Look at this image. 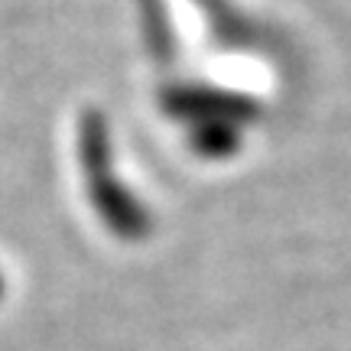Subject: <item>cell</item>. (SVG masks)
I'll return each instance as SVG.
<instances>
[{
    "mask_svg": "<svg viewBox=\"0 0 351 351\" xmlns=\"http://www.w3.org/2000/svg\"><path fill=\"white\" fill-rule=\"evenodd\" d=\"M163 111L176 121L189 124H205V121H234L247 124L257 117L261 104L247 95L225 91V88H205V85H176L163 91Z\"/></svg>",
    "mask_w": 351,
    "mask_h": 351,
    "instance_id": "cell-2",
    "label": "cell"
},
{
    "mask_svg": "<svg viewBox=\"0 0 351 351\" xmlns=\"http://www.w3.org/2000/svg\"><path fill=\"white\" fill-rule=\"evenodd\" d=\"M241 127L234 121H205L192 124L189 130V147L205 156V160H228L241 150Z\"/></svg>",
    "mask_w": 351,
    "mask_h": 351,
    "instance_id": "cell-3",
    "label": "cell"
},
{
    "mask_svg": "<svg viewBox=\"0 0 351 351\" xmlns=\"http://www.w3.org/2000/svg\"><path fill=\"white\" fill-rule=\"evenodd\" d=\"M192 3L202 10L208 29H212L221 43H244V39H247L251 29H247V23L238 16V10H231L228 0H192Z\"/></svg>",
    "mask_w": 351,
    "mask_h": 351,
    "instance_id": "cell-5",
    "label": "cell"
},
{
    "mask_svg": "<svg viewBox=\"0 0 351 351\" xmlns=\"http://www.w3.org/2000/svg\"><path fill=\"white\" fill-rule=\"evenodd\" d=\"M78 166L85 176V189L91 205L98 208L104 225L121 238H140L150 228L147 208L134 199V192L117 179L114 166V147H111V124L98 108H88L78 117Z\"/></svg>",
    "mask_w": 351,
    "mask_h": 351,
    "instance_id": "cell-1",
    "label": "cell"
},
{
    "mask_svg": "<svg viewBox=\"0 0 351 351\" xmlns=\"http://www.w3.org/2000/svg\"><path fill=\"white\" fill-rule=\"evenodd\" d=\"M140 10V26H143V39H147V49L153 59L169 62L176 56V33H173V20L166 10V0H137Z\"/></svg>",
    "mask_w": 351,
    "mask_h": 351,
    "instance_id": "cell-4",
    "label": "cell"
}]
</instances>
